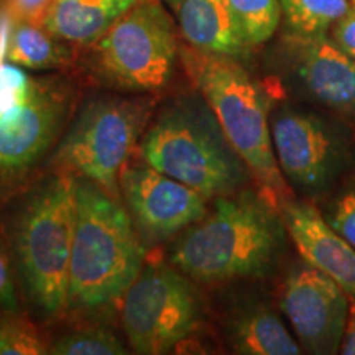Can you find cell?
<instances>
[{
	"label": "cell",
	"instance_id": "6",
	"mask_svg": "<svg viewBox=\"0 0 355 355\" xmlns=\"http://www.w3.org/2000/svg\"><path fill=\"white\" fill-rule=\"evenodd\" d=\"M92 44L97 73L133 92L165 87L180 56L175 25L158 0H140Z\"/></svg>",
	"mask_w": 355,
	"mask_h": 355
},
{
	"label": "cell",
	"instance_id": "15",
	"mask_svg": "<svg viewBox=\"0 0 355 355\" xmlns=\"http://www.w3.org/2000/svg\"><path fill=\"white\" fill-rule=\"evenodd\" d=\"M175 13L181 35L199 51L237 58L250 46L243 42L229 0H165Z\"/></svg>",
	"mask_w": 355,
	"mask_h": 355
},
{
	"label": "cell",
	"instance_id": "13",
	"mask_svg": "<svg viewBox=\"0 0 355 355\" xmlns=\"http://www.w3.org/2000/svg\"><path fill=\"white\" fill-rule=\"evenodd\" d=\"M275 157L283 176L303 188H319L331 176L336 148L318 119L283 114L272 125Z\"/></svg>",
	"mask_w": 355,
	"mask_h": 355
},
{
	"label": "cell",
	"instance_id": "11",
	"mask_svg": "<svg viewBox=\"0 0 355 355\" xmlns=\"http://www.w3.org/2000/svg\"><path fill=\"white\" fill-rule=\"evenodd\" d=\"M66 97L35 86L28 99L0 117V176H15L35 165L58 135Z\"/></svg>",
	"mask_w": 355,
	"mask_h": 355
},
{
	"label": "cell",
	"instance_id": "3",
	"mask_svg": "<svg viewBox=\"0 0 355 355\" xmlns=\"http://www.w3.org/2000/svg\"><path fill=\"white\" fill-rule=\"evenodd\" d=\"M191 81L214 114L225 140L275 199L286 183L275 157L268 109L260 87L234 58L180 48Z\"/></svg>",
	"mask_w": 355,
	"mask_h": 355
},
{
	"label": "cell",
	"instance_id": "17",
	"mask_svg": "<svg viewBox=\"0 0 355 355\" xmlns=\"http://www.w3.org/2000/svg\"><path fill=\"white\" fill-rule=\"evenodd\" d=\"M237 354L245 355H298L300 344L293 339L285 324L268 309L248 311L237 319L232 331Z\"/></svg>",
	"mask_w": 355,
	"mask_h": 355
},
{
	"label": "cell",
	"instance_id": "20",
	"mask_svg": "<svg viewBox=\"0 0 355 355\" xmlns=\"http://www.w3.org/2000/svg\"><path fill=\"white\" fill-rule=\"evenodd\" d=\"M235 24L248 46L268 42L282 21L279 0H229Z\"/></svg>",
	"mask_w": 355,
	"mask_h": 355
},
{
	"label": "cell",
	"instance_id": "10",
	"mask_svg": "<svg viewBox=\"0 0 355 355\" xmlns=\"http://www.w3.org/2000/svg\"><path fill=\"white\" fill-rule=\"evenodd\" d=\"M279 306L309 352H339L350 301L334 279L311 265L298 268L285 282Z\"/></svg>",
	"mask_w": 355,
	"mask_h": 355
},
{
	"label": "cell",
	"instance_id": "5",
	"mask_svg": "<svg viewBox=\"0 0 355 355\" xmlns=\"http://www.w3.org/2000/svg\"><path fill=\"white\" fill-rule=\"evenodd\" d=\"M141 159L207 199L230 193L241 181L237 153L220 127L194 105H171L140 141Z\"/></svg>",
	"mask_w": 355,
	"mask_h": 355
},
{
	"label": "cell",
	"instance_id": "18",
	"mask_svg": "<svg viewBox=\"0 0 355 355\" xmlns=\"http://www.w3.org/2000/svg\"><path fill=\"white\" fill-rule=\"evenodd\" d=\"M58 40L42 24L20 20L8 37L7 60L28 69L60 68L68 61V53Z\"/></svg>",
	"mask_w": 355,
	"mask_h": 355
},
{
	"label": "cell",
	"instance_id": "16",
	"mask_svg": "<svg viewBox=\"0 0 355 355\" xmlns=\"http://www.w3.org/2000/svg\"><path fill=\"white\" fill-rule=\"evenodd\" d=\"M140 0H53L43 26L69 43H94Z\"/></svg>",
	"mask_w": 355,
	"mask_h": 355
},
{
	"label": "cell",
	"instance_id": "4",
	"mask_svg": "<svg viewBox=\"0 0 355 355\" xmlns=\"http://www.w3.org/2000/svg\"><path fill=\"white\" fill-rule=\"evenodd\" d=\"M76 216V178L68 171L35 191L13 222V250L35 303L48 314L66 308Z\"/></svg>",
	"mask_w": 355,
	"mask_h": 355
},
{
	"label": "cell",
	"instance_id": "27",
	"mask_svg": "<svg viewBox=\"0 0 355 355\" xmlns=\"http://www.w3.org/2000/svg\"><path fill=\"white\" fill-rule=\"evenodd\" d=\"M354 7L332 26V38L340 50L355 60V0Z\"/></svg>",
	"mask_w": 355,
	"mask_h": 355
},
{
	"label": "cell",
	"instance_id": "12",
	"mask_svg": "<svg viewBox=\"0 0 355 355\" xmlns=\"http://www.w3.org/2000/svg\"><path fill=\"white\" fill-rule=\"evenodd\" d=\"M279 212L306 263L334 279L355 300V248L308 202L283 198Z\"/></svg>",
	"mask_w": 355,
	"mask_h": 355
},
{
	"label": "cell",
	"instance_id": "26",
	"mask_svg": "<svg viewBox=\"0 0 355 355\" xmlns=\"http://www.w3.org/2000/svg\"><path fill=\"white\" fill-rule=\"evenodd\" d=\"M0 309H17V295L15 286H13L10 261H8L2 237H0Z\"/></svg>",
	"mask_w": 355,
	"mask_h": 355
},
{
	"label": "cell",
	"instance_id": "9",
	"mask_svg": "<svg viewBox=\"0 0 355 355\" xmlns=\"http://www.w3.org/2000/svg\"><path fill=\"white\" fill-rule=\"evenodd\" d=\"M119 189L137 232L158 242L183 232L207 212V198L144 162L123 166Z\"/></svg>",
	"mask_w": 355,
	"mask_h": 355
},
{
	"label": "cell",
	"instance_id": "21",
	"mask_svg": "<svg viewBox=\"0 0 355 355\" xmlns=\"http://www.w3.org/2000/svg\"><path fill=\"white\" fill-rule=\"evenodd\" d=\"M50 350L28 319L17 309L0 311V355H40Z\"/></svg>",
	"mask_w": 355,
	"mask_h": 355
},
{
	"label": "cell",
	"instance_id": "24",
	"mask_svg": "<svg viewBox=\"0 0 355 355\" xmlns=\"http://www.w3.org/2000/svg\"><path fill=\"white\" fill-rule=\"evenodd\" d=\"M331 225L355 248V188L337 201Z\"/></svg>",
	"mask_w": 355,
	"mask_h": 355
},
{
	"label": "cell",
	"instance_id": "7",
	"mask_svg": "<svg viewBox=\"0 0 355 355\" xmlns=\"http://www.w3.org/2000/svg\"><path fill=\"white\" fill-rule=\"evenodd\" d=\"M148 117L145 104L125 99H97L87 104L58 146L61 170L94 181L107 193L119 180Z\"/></svg>",
	"mask_w": 355,
	"mask_h": 355
},
{
	"label": "cell",
	"instance_id": "1",
	"mask_svg": "<svg viewBox=\"0 0 355 355\" xmlns=\"http://www.w3.org/2000/svg\"><path fill=\"white\" fill-rule=\"evenodd\" d=\"M275 201L254 193L220 196L211 212L183 230L171 265L207 283L261 275L285 243L286 227Z\"/></svg>",
	"mask_w": 355,
	"mask_h": 355
},
{
	"label": "cell",
	"instance_id": "19",
	"mask_svg": "<svg viewBox=\"0 0 355 355\" xmlns=\"http://www.w3.org/2000/svg\"><path fill=\"white\" fill-rule=\"evenodd\" d=\"M293 37H322L350 10L349 0H279Z\"/></svg>",
	"mask_w": 355,
	"mask_h": 355
},
{
	"label": "cell",
	"instance_id": "8",
	"mask_svg": "<svg viewBox=\"0 0 355 355\" xmlns=\"http://www.w3.org/2000/svg\"><path fill=\"white\" fill-rule=\"evenodd\" d=\"M199 301L188 277L166 265L141 268L123 293L122 326L135 352L166 354L196 329Z\"/></svg>",
	"mask_w": 355,
	"mask_h": 355
},
{
	"label": "cell",
	"instance_id": "25",
	"mask_svg": "<svg viewBox=\"0 0 355 355\" xmlns=\"http://www.w3.org/2000/svg\"><path fill=\"white\" fill-rule=\"evenodd\" d=\"M8 8L17 20L43 24L53 0H7Z\"/></svg>",
	"mask_w": 355,
	"mask_h": 355
},
{
	"label": "cell",
	"instance_id": "14",
	"mask_svg": "<svg viewBox=\"0 0 355 355\" xmlns=\"http://www.w3.org/2000/svg\"><path fill=\"white\" fill-rule=\"evenodd\" d=\"M295 42L298 74L311 94L327 107L355 114V60L324 35Z\"/></svg>",
	"mask_w": 355,
	"mask_h": 355
},
{
	"label": "cell",
	"instance_id": "28",
	"mask_svg": "<svg viewBox=\"0 0 355 355\" xmlns=\"http://www.w3.org/2000/svg\"><path fill=\"white\" fill-rule=\"evenodd\" d=\"M340 352L344 355H355V300L354 298L350 301V306H349L347 326H345Z\"/></svg>",
	"mask_w": 355,
	"mask_h": 355
},
{
	"label": "cell",
	"instance_id": "2",
	"mask_svg": "<svg viewBox=\"0 0 355 355\" xmlns=\"http://www.w3.org/2000/svg\"><path fill=\"white\" fill-rule=\"evenodd\" d=\"M140 235L114 194L76 178L68 304L99 308L121 298L144 268Z\"/></svg>",
	"mask_w": 355,
	"mask_h": 355
},
{
	"label": "cell",
	"instance_id": "22",
	"mask_svg": "<svg viewBox=\"0 0 355 355\" xmlns=\"http://www.w3.org/2000/svg\"><path fill=\"white\" fill-rule=\"evenodd\" d=\"M55 355H123L125 345L114 334L104 329L71 332L50 347Z\"/></svg>",
	"mask_w": 355,
	"mask_h": 355
},
{
	"label": "cell",
	"instance_id": "23",
	"mask_svg": "<svg viewBox=\"0 0 355 355\" xmlns=\"http://www.w3.org/2000/svg\"><path fill=\"white\" fill-rule=\"evenodd\" d=\"M35 84L19 66L8 63H0V117L6 115L20 102L28 99L32 94Z\"/></svg>",
	"mask_w": 355,
	"mask_h": 355
}]
</instances>
